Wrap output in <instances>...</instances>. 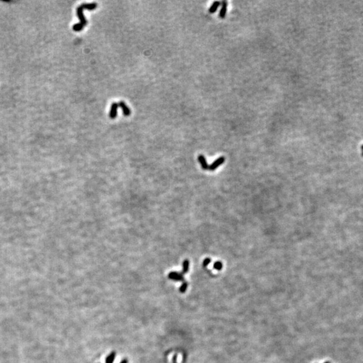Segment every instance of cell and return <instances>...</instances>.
<instances>
[{
	"label": "cell",
	"instance_id": "cell-11",
	"mask_svg": "<svg viewBox=\"0 0 363 363\" xmlns=\"http://www.w3.org/2000/svg\"><path fill=\"white\" fill-rule=\"evenodd\" d=\"M213 268L217 270H221L222 268H223V263L220 261L216 262L214 263V265H213Z\"/></svg>",
	"mask_w": 363,
	"mask_h": 363
},
{
	"label": "cell",
	"instance_id": "cell-2",
	"mask_svg": "<svg viewBox=\"0 0 363 363\" xmlns=\"http://www.w3.org/2000/svg\"><path fill=\"white\" fill-rule=\"evenodd\" d=\"M225 160V157H223V156L219 157L217 160H216L215 161H213L211 165L209 166V169L211 171L215 170V169H217L219 166H220L224 163Z\"/></svg>",
	"mask_w": 363,
	"mask_h": 363
},
{
	"label": "cell",
	"instance_id": "cell-3",
	"mask_svg": "<svg viewBox=\"0 0 363 363\" xmlns=\"http://www.w3.org/2000/svg\"><path fill=\"white\" fill-rule=\"evenodd\" d=\"M227 5H228L227 2L223 1L221 2V8L219 11V16L221 19H224L225 18L227 12Z\"/></svg>",
	"mask_w": 363,
	"mask_h": 363
},
{
	"label": "cell",
	"instance_id": "cell-13",
	"mask_svg": "<svg viewBox=\"0 0 363 363\" xmlns=\"http://www.w3.org/2000/svg\"><path fill=\"white\" fill-rule=\"evenodd\" d=\"M211 258H206V259H204V261H203V266H207L210 263H211Z\"/></svg>",
	"mask_w": 363,
	"mask_h": 363
},
{
	"label": "cell",
	"instance_id": "cell-16",
	"mask_svg": "<svg viewBox=\"0 0 363 363\" xmlns=\"http://www.w3.org/2000/svg\"><path fill=\"white\" fill-rule=\"evenodd\" d=\"M325 363H330V362H325Z\"/></svg>",
	"mask_w": 363,
	"mask_h": 363
},
{
	"label": "cell",
	"instance_id": "cell-10",
	"mask_svg": "<svg viewBox=\"0 0 363 363\" xmlns=\"http://www.w3.org/2000/svg\"><path fill=\"white\" fill-rule=\"evenodd\" d=\"M115 355H116V354L115 352H112L110 355H109L107 358H106V363H112L114 362V360L115 358Z\"/></svg>",
	"mask_w": 363,
	"mask_h": 363
},
{
	"label": "cell",
	"instance_id": "cell-14",
	"mask_svg": "<svg viewBox=\"0 0 363 363\" xmlns=\"http://www.w3.org/2000/svg\"><path fill=\"white\" fill-rule=\"evenodd\" d=\"M120 363H127V361H126V360H124V361H123Z\"/></svg>",
	"mask_w": 363,
	"mask_h": 363
},
{
	"label": "cell",
	"instance_id": "cell-15",
	"mask_svg": "<svg viewBox=\"0 0 363 363\" xmlns=\"http://www.w3.org/2000/svg\"><path fill=\"white\" fill-rule=\"evenodd\" d=\"M361 149H362V150L363 151V145L361 146Z\"/></svg>",
	"mask_w": 363,
	"mask_h": 363
},
{
	"label": "cell",
	"instance_id": "cell-8",
	"mask_svg": "<svg viewBox=\"0 0 363 363\" xmlns=\"http://www.w3.org/2000/svg\"><path fill=\"white\" fill-rule=\"evenodd\" d=\"M221 4V3L219 1H216L215 2H213V4H212V5L211 7L209 8V12L210 14H214L215 13L217 10H218L219 7L220 6Z\"/></svg>",
	"mask_w": 363,
	"mask_h": 363
},
{
	"label": "cell",
	"instance_id": "cell-9",
	"mask_svg": "<svg viewBox=\"0 0 363 363\" xmlns=\"http://www.w3.org/2000/svg\"><path fill=\"white\" fill-rule=\"evenodd\" d=\"M189 265H190V262L189 260H185L183 262V270H182V274H186L188 272L189 270Z\"/></svg>",
	"mask_w": 363,
	"mask_h": 363
},
{
	"label": "cell",
	"instance_id": "cell-4",
	"mask_svg": "<svg viewBox=\"0 0 363 363\" xmlns=\"http://www.w3.org/2000/svg\"><path fill=\"white\" fill-rule=\"evenodd\" d=\"M118 108H119V104L116 102H113L112 104L110 114H109V116H110V119H114L116 117Z\"/></svg>",
	"mask_w": 363,
	"mask_h": 363
},
{
	"label": "cell",
	"instance_id": "cell-1",
	"mask_svg": "<svg viewBox=\"0 0 363 363\" xmlns=\"http://www.w3.org/2000/svg\"><path fill=\"white\" fill-rule=\"evenodd\" d=\"M97 7L96 4L92 3V4H83L77 8V16L79 19V23L73 25V30L76 32H79L82 30L85 26L88 24L87 20L85 18L84 15H83V9H88L90 10H94Z\"/></svg>",
	"mask_w": 363,
	"mask_h": 363
},
{
	"label": "cell",
	"instance_id": "cell-6",
	"mask_svg": "<svg viewBox=\"0 0 363 363\" xmlns=\"http://www.w3.org/2000/svg\"><path fill=\"white\" fill-rule=\"evenodd\" d=\"M168 277L172 279V280L174 281H184V276L183 275H182V274L175 272H172L169 274Z\"/></svg>",
	"mask_w": 363,
	"mask_h": 363
},
{
	"label": "cell",
	"instance_id": "cell-5",
	"mask_svg": "<svg viewBox=\"0 0 363 363\" xmlns=\"http://www.w3.org/2000/svg\"><path fill=\"white\" fill-rule=\"evenodd\" d=\"M119 107L122 109L123 114L125 115L126 116H130L131 114V110L130 108H129L126 104H125V102H124L123 101H120V102L119 103Z\"/></svg>",
	"mask_w": 363,
	"mask_h": 363
},
{
	"label": "cell",
	"instance_id": "cell-12",
	"mask_svg": "<svg viewBox=\"0 0 363 363\" xmlns=\"http://www.w3.org/2000/svg\"><path fill=\"white\" fill-rule=\"evenodd\" d=\"M187 287H188V284H187V282H184L180 288V291L181 293H184L186 291Z\"/></svg>",
	"mask_w": 363,
	"mask_h": 363
},
{
	"label": "cell",
	"instance_id": "cell-17",
	"mask_svg": "<svg viewBox=\"0 0 363 363\" xmlns=\"http://www.w3.org/2000/svg\"><path fill=\"white\" fill-rule=\"evenodd\" d=\"M362 156H363V152H362Z\"/></svg>",
	"mask_w": 363,
	"mask_h": 363
},
{
	"label": "cell",
	"instance_id": "cell-7",
	"mask_svg": "<svg viewBox=\"0 0 363 363\" xmlns=\"http://www.w3.org/2000/svg\"><path fill=\"white\" fill-rule=\"evenodd\" d=\"M198 161H199V163H200L202 168H203L204 169V170H206V169H209L208 163H207L206 158L204 157V156L203 155H198Z\"/></svg>",
	"mask_w": 363,
	"mask_h": 363
}]
</instances>
